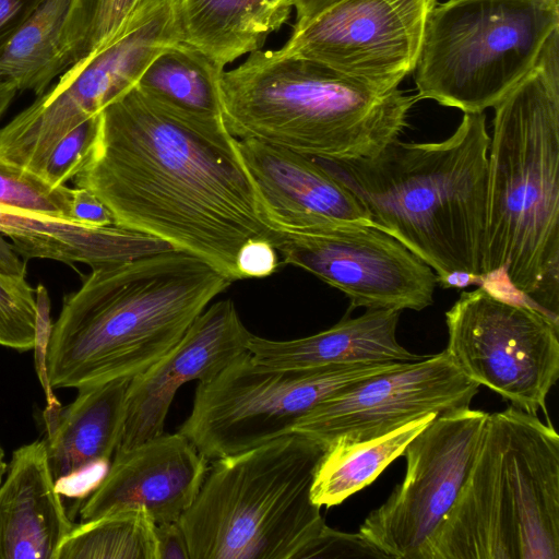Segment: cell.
Masks as SVG:
<instances>
[{"instance_id": "6da1fadb", "label": "cell", "mask_w": 559, "mask_h": 559, "mask_svg": "<svg viewBox=\"0 0 559 559\" xmlns=\"http://www.w3.org/2000/svg\"><path fill=\"white\" fill-rule=\"evenodd\" d=\"M90 155L73 178L111 212L115 224L189 252L231 282L251 240L274 248L281 231L267 222L238 139L223 118L167 107L136 86L98 114Z\"/></svg>"}, {"instance_id": "7a4b0ae2", "label": "cell", "mask_w": 559, "mask_h": 559, "mask_svg": "<svg viewBox=\"0 0 559 559\" xmlns=\"http://www.w3.org/2000/svg\"><path fill=\"white\" fill-rule=\"evenodd\" d=\"M231 283L204 260L175 248L92 269L51 325L50 389L130 381L166 355Z\"/></svg>"}, {"instance_id": "3957f363", "label": "cell", "mask_w": 559, "mask_h": 559, "mask_svg": "<svg viewBox=\"0 0 559 559\" xmlns=\"http://www.w3.org/2000/svg\"><path fill=\"white\" fill-rule=\"evenodd\" d=\"M493 108L483 285L503 274L525 304L558 322L559 28Z\"/></svg>"}, {"instance_id": "277c9868", "label": "cell", "mask_w": 559, "mask_h": 559, "mask_svg": "<svg viewBox=\"0 0 559 559\" xmlns=\"http://www.w3.org/2000/svg\"><path fill=\"white\" fill-rule=\"evenodd\" d=\"M489 144L486 115L466 112L442 141L397 139L372 157L316 160L355 194L374 226L427 263L438 282L466 273L480 286Z\"/></svg>"}, {"instance_id": "5b68a950", "label": "cell", "mask_w": 559, "mask_h": 559, "mask_svg": "<svg viewBox=\"0 0 559 559\" xmlns=\"http://www.w3.org/2000/svg\"><path fill=\"white\" fill-rule=\"evenodd\" d=\"M221 109L228 131L314 158L372 157L400 139L417 96L322 63L255 50L223 71Z\"/></svg>"}, {"instance_id": "8992f818", "label": "cell", "mask_w": 559, "mask_h": 559, "mask_svg": "<svg viewBox=\"0 0 559 559\" xmlns=\"http://www.w3.org/2000/svg\"><path fill=\"white\" fill-rule=\"evenodd\" d=\"M424 559H559V436L513 405L488 414L471 473Z\"/></svg>"}, {"instance_id": "52a82bcc", "label": "cell", "mask_w": 559, "mask_h": 559, "mask_svg": "<svg viewBox=\"0 0 559 559\" xmlns=\"http://www.w3.org/2000/svg\"><path fill=\"white\" fill-rule=\"evenodd\" d=\"M325 449L290 432L214 460L178 521L190 559H300L326 525L311 500Z\"/></svg>"}, {"instance_id": "ba28073f", "label": "cell", "mask_w": 559, "mask_h": 559, "mask_svg": "<svg viewBox=\"0 0 559 559\" xmlns=\"http://www.w3.org/2000/svg\"><path fill=\"white\" fill-rule=\"evenodd\" d=\"M556 28L559 0L437 3L414 70L418 100L484 112L531 70Z\"/></svg>"}, {"instance_id": "9c48e42d", "label": "cell", "mask_w": 559, "mask_h": 559, "mask_svg": "<svg viewBox=\"0 0 559 559\" xmlns=\"http://www.w3.org/2000/svg\"><path fill=\"white\" fill-rule=\"evenodd\" d=\"M405 365L274 368L246 352L198 383L191 413L178 432L207 461L237 454L290 433L304 416L341 391Z\"/></svg>"}, {"instance_id": "30bf717a", "label": "cell", "mask_w": 559, "mask_h": 559, "mask_svg": "<svg viewBox=\"0 0 559 559\" xmlns=\"http://www.w3.org/2000/svg\"><path fill=\"white\" fill-rule=\"evenodd\" d=\"M444 352L474 382L537 414L559 376V324L480 285L445 312Z\"/></svg>"}, {"instance_id": "8fae6325", "label": "cell", "mask_w": 559, "mask_h": 559, "mask_svg": "<svg viewBox=\"0 0 559 559\" xmlns=\"http://www.w3.org/2000/svg\"><path fill=\"white\" fill-rule=\"evenodd\" d=\"M488 413L437 416L405 448L404 480L371 511L360 536L385 558L424 559L477 456Z\"/></svg>"}, {"instance_id": "7c38bea8", "label": "cell", "mask_w": 559, "mask_h": 559, "mask_svg": "<svg viewBox=\"0 0 559 559\" xmlns=\"http://www.w3.org/2000/svg\"><path fill=\"white\" fill-rule=\"evenodd\" d=\"M275 250L283 264L300 267L337 288L350 309H411L433 302V270L373 224L340 223L281 233Z\"/></svg>"}, {"instance_id": "4fadbf2b", "label": "cell", "mask_w": 559, "mask_h": 559, "mask_svg": "<svg viewBox=\"0 0 559 559\" xmlns=\"http://www.w3.org/2000/svg\"><path fill=\"white\" fill-rule=\"evenodd\" d=\"M436 4L437 0H340L296 22L278 51L396 88L415 70Z\"/></svg>"}, {"instance_id": "5bb4252c", "label": "cell", "mask_w": 559, "mask_h": 559, "mask_svg": "<svg viewBox=\"0 0 559 559\" xmlns=\"http://www.w3.org/2000/svg\"><path fill=\"white\" fill-rule=\"evenodd\" d=\"M479 385L443 350L366 379L323 401L292 432L322 443L386 435L427 415L469 408Z\"/></svg>"}, {"instance_id": "9a60e30c", "label": "cell", "mask_w": 559, "mask_h": 559, "mask_svg": "<svg viewBox=\"0 0 559 559\" xmlns=\"http://www.w3.org/2000/svg\"><path fill=\"white\" fill-rule=\"evenodd\" d=\"M251 334L233 300L206 307L166 355L128 382L124 427L116 451L162 435L177 390L189 381L215 377L248 352Z\"/></svg>"}, {"instance_id": "2e32d148", "label": "cell", "mask_w": 559, "mask_h": 559, "mask_svg": "<svg viewBox=\"0 0 559 559\" xmlns=\"http://www.w3.org/2000/svg\"><path fill=\"white\" fill-rule=\"evenodd\" d=\"M207 462L179 432L116 451L80 506L81 522L124 510H143L155 524L179 521L203 484Z\"/></svg>"}, {"instance_id": "e0dca14e", "label": "cell", "mask_w": 559, "mask_h": 559, "mask_svg": "<svg viewBox=\"0 0 559 559\" xmlns=\"http://www.w3.org/2000/svg\"><path fill=\"white\" fill-rule=\"evenodd\" d=\"M132 87L120 57L110 47L102 49L71 66L0 130V156L40 175L61 139Z\"/></svg>"}, {"instance_id": "ac0fdd59", "label": "cell", "mask_w": 559, "mask_h": 559, "mask_svg": "<svg viewBox=\"0 0 559 559\" xmlns=\"http://www.w3.org/2000/svg\"><path fill=\"white\" fill-rule=\"evenodd\" d=\"M238 148L277 231L372 224L362 203L316 158L252 139L238 140Z\"/></svg>"}, {"instance_id": "d6986e66", "label": "cell", "mask_w": 559, "mask_h": 559, "mask_svg": "<svg viewBox=\"0 0 559 559\" xmlns=\"http://www.w3.org/2000/svg\"><path fill=\"white\" fill-rule=\"evenodd\" d=\"M74 526L45 440L16 449L0 485V559H56Z\"/></svg>"}, {"instance_id": "ffe728a7", "label": "cell", "mask_w": 559, "mask_h": 559, "mask_svg": "<svg viewBox=\"0 0 559 559\" xmlns=\"http://www.w3.org/2000/svg\"><path fill=\"white\" fill-rule=\"evenodd\" d=\"M0 234L26 259L115 265L174 249L168 242L118 225L91 226L76 221L0 205Z\"/></svg>"}, {"instance_id": "44dd1931", "label": "cell", "mask_w": 559, "mask_h": 559, "mask_svg": "<svg viewBox=\"0 0 559 559\" xmlns=\"http://www.w3.org/2000/svg\"><path fill=\"white\" fill-rule=\"evenodd\" d=\"M129 380L79 390L48 425L45 440L50 469L62 499L71 497L78 479L107 463L124 427Z\"/></svg>"}, {"instance_id": "7402d4cb", "label": "cell", "mask_w": 559, "mask_h": 559, "mask_svg": "<svg viewBox=\"0 0 559 559\" xmlns=\"http://www.w3.org/2000/svg\"><path fill=\"white\" fill-rule=\"evenodd\" d=\"M401 312L367 309L357 318L345 317L328 330L295 340L274 341L251 334L248 352L255 362L274 368L419 360L424 356L397 342Z\"/></svg>"}, {"instance_id": "603a6c76", "label": "cell", "mask_w": 559, "mask_h": 559, "mask_svg": "<svg viewBox=\"0 0 559 559\" xmlns=\"http://www.w3.org/2000/svg\"><path fill=\"white\" fill-rule=\"evenodd\" d=\"M182 43L227 66L259 50L289 17V0H176Z\"/></svg>"}, {"instance_id": "cb8c5ba5", "label": "cell", "mask_w": 559, "mask_h": 559, "mask_svg": "<svg viewBox=\"0 0 559 559\" xmlns=\"http://www.w3.org/2000/svg\"><path fill=\"white\" fill-rule=\"evenodd\" d=\"M436 417L427 415L369 440L332 441L314 472L313 503L331 508L370 485L389 464L403 455L407 444Z\"/></svg>"}, {"instance_id": "d4e9b609", "label": "cell", "mask_w": 559, "mask_h": 559, "mask_svg": "<svg viewBox=\"0 0 559 559\" xmlns=\"http://www.w3.org/2000/svg\"><path fill=\"white\" fill-rule=\"evenodd\" d=\"M72 0H43L0 55V79L38 96L69 69L66 26Z\"/></svg>"}, {"instance_id": "484cf974", "label": "cell", "mask_w": 559, "mask_h": 559, "mask_svg": "<svg viewBox=\"0 0 559 559\" xmlns=\"http://www.w3.org/2000/svg\"><path fill=\"white\" fill-rule=\"evenodd\" d=\"M223 71V66L181 41L162 51L135 86L178 111L201 118H223L219 95Z\"/></svg>"}, {"instance_id": "4316f807", "label": "cell", "mask_w": 559, "mask_h": 559, "mask_svg": "<svg viewBox=\"0 0 559 559\" xmlns=\"http://www.w3.org/2000/svg\"><path fill=\"white\" fill-rule=\"evenodd\" d=\"M155 522L143 510H124L80 522L56 559H157Z\"/></svg>"}, {"instance_id": "83f0119b", "label": "cell", "mask_w": 559, "mask_h": 559, "mask_svg": "<svg viewBox=\"0 0 559 559\" xmlns=\"http://www.w3.org/2000/svg\"><path fill=\"white\" fill-rule=\"evenodd\" d=\"M141 0H72L67 26L69 68L108 46Z\"/></svg>"}, {"instance_id": "f1b7e54d", "label": "cell", "mask_w": 559, "mask_h": 559, "mask_svg": "<svg viewBox=\"0 0 559 559\" xmlns=\"http://www.w3.org/2000/svg\"><path fill=\"white\" fill-rule=\"evenodd\" d=\"M74 189L53 186L41 175L0 156V205L71 219Z\"/></svg>"}, {"instance_id": "f546056e", "label": "cell", "mask_w": 559, "mask_h": 559, "mask_svg": "<svg viewBox=\"0 0 559 559\" xmlns=\"http://www.w3.org/2000/svg\"><path fill=\"white\" fill-rule=\"evenodd\" d=\"M35 288L26 277L0 272V345L25 352L36 341Z\"/></svg>"}, {"instance_id": "4dcf8cb0", "label": "cell", "mask_w": 559, "mask_h": 559, "mask_svg": "<svg viewBox=\"0 0 559 559\" xmlns=\"http://www.w3.org/2000/svg\"><path fill=\"white\" fill-rule=\"evenodd\" d=\"M98 114L70 131L53 147L40 173L48 182L63 186L82 169L97 134Z\"/></svg>"}, {"instance_id": "1f68e13d", "label": "cell", "mask_w": 559, "mask_h": 559, "mask_svg": "<svg viewBox=\"0 0 559 559\" xmlns=\"http://www.w3.org/2000/svg\"><path fill=\"white\" fill-rule=\"evenodd\" d=\"M376 557L385 558L368 544L359 533L348 534L324 526L316 540L305 550L300 559Z\"/></svg>"}, {"instance_id": "d6a6232c", "label": "cell", "mask_w": 559, "mask_h": 559, "mask_svg": "<svg viewBox=\"0 0 559 559\" xmlns=\"http://www.w3.org/2000/svg\"><path fill=\"white\" fill-rule=\"evenodd\" d=\"M278 265L277 251L266 240L248 241L237 257L240 280L269 276Z\"/></svg>"}, {"instance_id": "836d02e7", "label": "cell", "mask_w": 559, "mask_h": 559, "mask_svg": "<svg viewBox=\"0 0 559 559\" xmlns=\"http://www.w3.org/2000/svg\"><path fill=\"white\" fill-rule=\"evenodd\" d=\"M72 217L79 223L91 226L116 225L108 207L86 188H74Z\"/></svg>"}, {"instance_id": "e575fe53", "label": "cell", "mask_w": 559, "mask_h": 559, "mask_svg": "<svg viewBox=\"0 0 559 559\" xmlns=\"http://www.w3.org/2000/svg\"><path fill=\"white\" fill-rule=\"evenodd\" d=\"M43 0H0V55Z\"/></svg>"}, {"instance_id": "d590c367", "label": "cell", "mask_w": 559, "mask_h": 559, "mask_svg": "<svg viewBox=\"0 0 559 559\" xmlns=\"http://www.w3.org/2000/svg\"><path fill=\"white\" fill-rule=\"evenodd\" d=\"M157 559H190L186 536L178 521L156 524Z\"/></svg>"}, {"instance_id": "8d00e7d4", "label": "cell", "mask_w": 559, "mask_h": 559, "mask_svg": "<svg viewBox=\"0 0 559 559\" xmlns=\"http://www.w3.org/2000/svg\"><path fill=\"white\" fill-rule=\"evenodd\" d=\"M0 272L12 275L25 277L26 265L25 261L14 250L12 243H9L4 236L0 234Z\"/></svg>"}, {"instance_id": "74e56055", "label": "cell", "mask_w": 559, "mask_h": 559, "mask_svg": "<svg viewBox=\"0 0 559 559\" xmlns=\"http://www.w3.org/2000/svg\"><path fill=\"white\" fill-rule=\"evenodd\" d=\"M340 0H289L296 11V22H304Z\"/></svg>"}, {"instance_id": "f35d334b", "label": "cell", "mask_w": 559, "mask_h": 559, "mask_svg": "<svg viewBox=\"0 0 559 559\" xmlns=\"http://www.w3.org/2000/svg\"><path fill=\"white\" fill-rule=\"evenodd\" d=\"M16 92L17 88L12 82L0 79V117L12 102Z\"/></svg>"}, {"instance_id": "ab89813d", "label": "cell", "mask_w": 559, "mask_h": 559, "mask_svg": "<svg viewBox=\"0 0 559 559\" xmlns=\"http://www.w3.org/2000/svg\"><path fill=\"white\" fill-rule=\"evenodd\" d=\"M7 467H8V465H7L5 461H4V452H3V449H2V447L0 444V485H1L2 480H3L4 474L7 472Z\"/></svg>"}]
</instances>
